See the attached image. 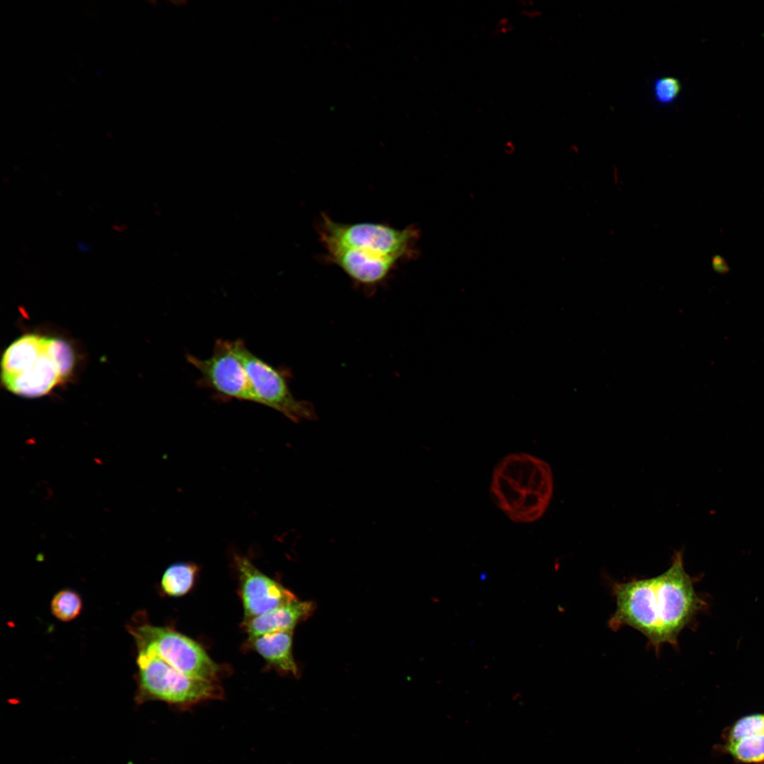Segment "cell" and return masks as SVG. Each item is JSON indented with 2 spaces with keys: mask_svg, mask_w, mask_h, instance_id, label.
Instances as JSON below:
<instances>
[{
  "mask_svg": "<svg viewBox=\"0 0 764 764\" xmlns=\"http://www.w3.org/2000/svg\"><path fill=\"white\" fill-rule=\"evenodd\" d=\"M615 610L608 621L611 630L630 627L647 639L659 654L668 644L678 646V636L702 608L686 572L681 551H675L668 569L648 578L610 583Z\"/></svg>",
  "mask_w": 764,
  "mask_h": 764,
  "instance_id": "cell-1",
  "label": "cell"
},
{
  "mask_svg": "<svg viewBox=\"0 0 764 764\" xmlns=\"http://www.w3.org/2000/svg\"><path fill=\"white\" fill-rule=\"evenodd\" d=\"M74 364L73 349L66 341L26 334L5 350L1 362V381L13 394L41 397L68 378Z\"/></svg>",
  "mask_w": 764,
  "mask_h": 764,
  "instance_id": "cell-2",
  "label": "cell"
},
{
  "mask_svg": "<svg viewBox=\"0 0 764 764\" xmlns=\"http://www.w3.org/2000/svg\"><path fill=\"white\" fill-rule=\"evenodd\" d=\"M553 490L552 473L544 461L528 453H511L492 475V501L513 521L529 523L546 511Z\"/></svg>",
  "mask_w": 764,
  "mask_h": 764,
  "instance_id": "cell-3",
  "label": "cell"
},
{
  "mask_svg": "<svg viewBox=\"0 0 764 764\" xmlns=\"http://www.w3.org/2000/svg\"><path fill=\"white\" fill-rule=\"evenodd\" d=\"M316 231L323 245H337L391 257L400 263L419 255V230L414 225L397 228L385 223H342L322 213Z\"/></svg>",
  "mask_w": 764,
  "mask_h": 764,
  "instance_id": "cell-4",
  "label": "cell"
},
{
  "mask_svg": "<svg viewBox=\"0 0 764 764\" xmlns=\"http://www.w3.org/2000/svg\"><path fill=\"white\" fill-rule=\"evenodd\" d=\"M137 702L158 700L186 708L223 696L219 681L189 676L149 650L137 649Z\"/></svg>",
  "mask_w": 764,
  "mask_h": 764,
  "instance_id": "cell-5",
  "label": "cell"
},
{
  "mask_svg": "<svg viewBox=\"0 0 764 764\" xmlns=\"http://www.w3.org/2000/svg\"><path fill=\"white\" fill-rule=\"evenodd\" d=\"M137 649L149 650L182 673L219 681L224 668L198 642L171 628L142 623L129 627Z\"/></svg>",
  "mask_w": 764,
  "mask_h": 764,
  "instance_id": "cell-6",
  "label": "cell"
},
{
  "mask_svg": "<svg viewBox=\"0 0 764 764\" xmlns=\"http://www.w3.org/2000/svg\"><path fill=\"white\" fill-rule=\"evenodd\" d=\"M186 360L200 374L199 386L222 401L238 400L259 404L248 373L238 354L236 340L218 339L212 355L200 359L187 354Z\"/></svg>",
  "mask_w": 764,
  "mask_h": 764,
  "instance_id": "cell-7",
  "label": "cell"
},
{
  "mask_svg": "<svg viewBox=\"0 0 764 764\" xmlns=\"http://www.w3.org/2000/svg\"><path fill=\"white\" fill-rule=\"evenodd\" d=\"M236 343L259 404L294 422L316 417L312 403L299 400L292 394L289 384L290 374L286 369L270 365L249 350L242 340H236Z\"/></svg>",
  "mask_w": 764,
  "mask_h": 764,
  "instance_id": "cell-8",
  "label": "cell"
},
{
  "mask_svg": "<svg viewBox=\"0 0 764 764\" xmlns=\"http://www.w3.org/2000/svg\"><path fill=\"white\" fill-rule=\"evenodd\" d=\"M323 260L338 267L358 288L373 294L390 277L400 262L366 250L337 245H323Z\"/></svg>",
  "mask_w": 764,
  "mask_h": 764,
  "instance_id": "cell-9",
  "label": "cell"
},
{
  "mask_svg": "<svg viewBox=\"0 0 764 764\" xmlns=\"http://www.w3.org/2000/svg\"><path fill=\"white\" fill-rule=\"evenodd\" d=\"M233 562L238 577L243 621L297 599L280 583L259 570L248 557L236 555Z\"/></svg>",
  "mask_w": 764,
  "mask_h": 764,
  "instance_id": "cell-10",
  "label": "cell"
},
{
  "mask_svg": "<svg viewBox=\"0 0 764 764\" xmlns=\"http://www.w3.org/2000/svg\"><path fill=\"white\" fill-rule=\"evenodd\" d=\"M725 751L743 763L764 762V713L746 715L730 727Z\"/></svg>",
  "mask_w": 764,
  "mask_h": 764,
  "instance_id": "cell-11",
  "label": "cell"
},
{
  "mask_svg": "<svg viewBox=\"0 0 764 764\" xmlns=\"http://www.w3.org/2000/svg\"><path fill=\"white\" fill-rule=\"evenodd\" d=\"M314 609L311 601L296 599L243 622L248 638L262 635L293 631L296 625L309 617Z\"/></svg>",
  "mask_w": 764,
  "mask_h": 764,
  "instance_id": "cell-12",
  "label": "cell"
},
{
  "mask_svg": "<svg viewBox=\"0 0 764 764\" xmlns=\"http://www.w3.org/2000/svg\"><path fill=\"white\" fill-rule=\"evenodd\" d=\"M293 631H282L248 638L249 647L272 667L285 673L298 674L292 654Z\"/></svg>",
  "mask_w": 764,
  "mask_h": 764,
  "instance_id": "cell-13",
  "label": "cell"
},
{
  "mask_svg": "<svg viewBox=\"0 0 764 764\" xmlns=\"http://www.w3.org/2000/svg\"><path fill=\"white\" fill-rule=\"evenodd\" d=\"M198 571V566L190 562L170 565L161 577V586L163 591L173 597L186 594L193 587Z\"/></svg>",
  "mask_w": 764,
  "mask_h": 764,
  "instance_id": "cell-14",
  "label": "cell"
},
{
  "mask_svg": "<svg viewBox=\"0 0 764 764\" xmlns=\"http://www.w3.org/2000/svg\"><path fill=\"white\" fill-rule=\"evenodd\" d=\"M82 607L80 595L69 589L60 590L55 594L50 604L52 615L62 622H69L76 618Z\"/></svg>",
  "mask_w": 764,
  "mask_h": 764,
  "instance_id": "cell-15",
  "label": "cell"
},
{
  "mask_svg": "<svg viewBox=\"0 0 764 764\" xmlns=\"http://www.w3.org/2000/svg\"><path fill=\"white\" fill-rule=\"evenodd\" d=\"M681 88L680 80L676 77L665 76L657 78L652 86L654 98L661 105H669L676 100Z\"/></svg>",
  "mask_w": 764,
  "mask_h": 764,
  "instance_id": "cell-16",
  "label": "cell"
},
{
  "mask_svg": "<svg viewBox=\"0 0 764 764\" xmlns=\"http://www.w3.org/2000/svg\"><path fill=\"white\" fill-rule=\"evenodd\" d=\"M514 29V25L507 17L501 18L493 32L494 35H504L511 32Z\"/></svg>",
  "mask_w": 764,
  "mask_h": 764,
  "instance_id": "cell-17",
  "label": "cell"
},
{
  "mask_svg": "<svg viewBox=\"0 0 764 764\" xmlns=\"http://www.w3.org/2000/svg\"><path fill=\"white\" fill-rule=\"evenodd\" d=\"M712 266L713 269L720 274H724L729 271V265L720 255H717L712 257Z\"/></svg>",
  "mask_w": 764,
  "mask_h": 764,
  "instance_id": "cell-18",
  "label": "cell"
},
{
  "mask_svg": "<svg viewBox=\"0 0 764 764\" xmlns=\"http://www.w3.org/2000/svg\"><path fill=\"white\" fill-rule=\"evenodd\" d=\"M521 15L526 17L528 19L533 20L540 17L541 16V13L540 11L534 8H523L521 11Z\"/></svg>",
  "mask_w": 764,
  "mask_h": 764,
  "instance_id": "cell-19",
  "label": "cell"
},
{
  "mask_svg": "<svg viewBox=\"0 0 764 764\" xmlns=\"http://www.w3.org/2000/svg\"><path fill=\"white\" fill-rule=\"evenodd\" d=\"M77 247H78V249H79V250L80 251H82V252H86V251H88V250H90V248H91V245H90V244H88V243H83V242H81V241H80V242H79V243H77Z\"/></svg>",
  "mask_w": 764,
  "mask_h": 764,
  "instance_id": "cell-20",
  "label": "cell"
},
{
  "mask_svg": "<svg viewBox=\"0 0 764 764\" xmlns=\"http://www.w3.org/2000/svg\"><path fill=\"white\" fill-rule=\"evenodd\" d=\"M519 2L524 7V8H531L533 7V1L531 0H519Z\"/></svg>",
  "mask_w": 764,
  "mask_h": 764,
  "instance_id": "cell-21",
  "label": "cell"
},
{
  "mask_svg": "<svg viewBox=\"0 0 764 764\" xmlns=\"http://www.w3.org/2000/svg\"><path fill=\"white\" fill-rule=\"evenodd\" d=\"M511 149H514V145H513L512 142L509 141V142L507 143V144L505 146V150L507 152H509V151L511 152Z\"/></svg>",
  "mask_w": 764,
  "mask_h": 764,
  "instance_id": "cell-22",
  "label": "cell"
}]
</instances>
